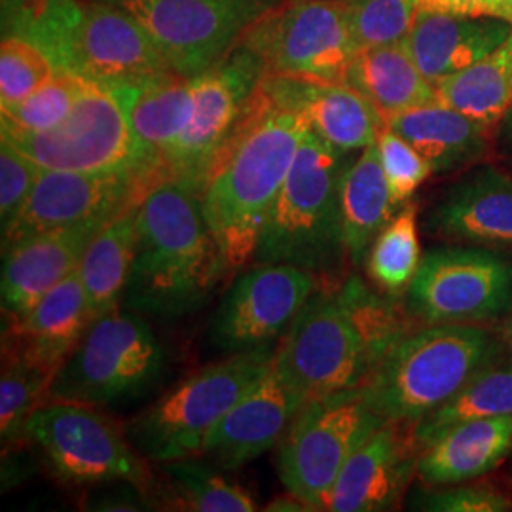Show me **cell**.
<instances>
[{"mask_svg":"<svg viewBox=\"0 0 512 512\" xmlns=\"http://www.w3.org/2000/svg\"><path fill=\"white\" fill-rule=\"evenodd\" d=\"M4 37L38 44L55 69L105 86L173 73L145 27L116 2L4 0Z\"/></svg>","mask_w":512,"mask_h":512,"instance_id":"4","label":"cell"},{"mask_svg":"<svg viewBox=\"0 0 512 512\" xmlns=\"http://www.w3.org/2000/svg\"><path fill=\"white\" fill-rule=\"evenodd\" d=\"M57 69L50 55L27 38L6 35L0 44V107H10L40 90Z\"/></svg>","mask_w":512,"mask_h":512,"instance_id":"38","label":"cell"},{"mask_svg":"<svg viewBox=\"0 0 512 512\" xmlns=\"http://www.w3.org/2000/svg\"><path fill=\"white\" fill-rule=\"evenodd\" d=\"M27 440L65 486L126 482L152 492V471L124 427L90 404L50 401L27 423Z\"/></svg>","mask_w":512,"mask_h":512,"instance_id":"9","label":"cell"},{"mask_svg":"<svg viewBox=\"0 0 512 512\" xmlns=\"http://www.w3.org/2000/svg\"><path fill=\"white\" fill-rule=\"evenodd\" d=\"M319 287L315 275L296 266L256 262L222 296L209 329L213 346L228 355L272 346Z\"/></svg>","mask_w":512,"mask_h":512,"instance_id":"16","label":"cell"},{"mask_svg":"<svg viewBox=\"0 0 512 512\" xmlns=\"http://www.w3.org/2000/svg\"><path fill=\"white\" fill-rule=\"evenodd\" d=\"M285 0H118L156 44L169 69L196 78L232 54Z\"/></svg>","mask_w":512,"mask_h":512,"instance_id":"11","label":"cell"},{"mask_svg":"<svg viewBox=\"0 0 512 512\" xmlns=\"http://www.w3.org/2000/svg\"><path fill=\"white\" fill-rule=\"evenodd\" d=\"M306 401L272 365L209 433L200 458L236 471L275 448Z\"/></svg>","mask_w":512,"mask_h":512,"instance_id":"18","label":"cell"},{"mask_svg":"<svg viewBox=\"0 0 512 512\" xmlns=\"http://www.w3.org/2000/svg\"><path fill=\"white\" fill-rule=\"evenodd\" d=\"M512 35V25L497 18L420 10L404 44L420 73L437 84L495 52Z\"/></svg>","mask_w":512,"mask_h":512,"instance_id":"25","label":"cell"},{"mask_svg":"<svg viewBox=\"0 0 512 512\" xmlns=\"http://www.w3.org/2000/svg\"><path fill=\"white\" fill-rule=\"evenodd\" d=\"M406 306L427 325L503 319L512 310V258L475 245L433 249L421 256Z\"/></svg>","mask_w":512,"mask_h":512,"instance_id":"13","label":"cell"},{"mask_svg":"<svg viewBox=\"0 0 512 512\" xmlns=\"http://www.w3.org/2000/svg\"><path fill=\"white\" fill-rule=\"evenodd\" d=\"M109 88L128 116L139 169L165 179V156L181 139L194 112V78L169 73Z\"/></svg>","mask_w":512,"mask_h":512,"instance_id":"24","label":"cell"},{"mask_svg":"<svg viewBox=\"0 0 512 512\" xmlns=\"http://www.w3.org/2000/svg\"><path fill=\"white\" fill-rule=\"evenodd\" d=\"M408 330L391 298L349 274L311 296L275 349L274 366L308 401L361 389Z\"/></svg>","mask_w":512,"mask_h":512,"instance_id":"1","label":"cell"},{"mask_svg":"<svg viewBox=\"0 0 512 512\" xmlns=\"http://www.w3.org/2000/svg\"><path fill=\"white\" fill-rule=\"evenodd\" d=\"M420 10L459 14L471 18H497L512 25V0H418Z\"/></svg>","mask_w":512,"mask_h":512,"instance_id":"42","label":"cell"},{"mask_svg":"<svg viewBox=\"0 0 512 512\" xmlns=\"http://www.w3.org/2000/svg\"><path fill=\"white\" fill-rule=\"evenodd\" d=\"M308 126L258 84L203 184V215L230 272L255 258L258 239Z\"/></svg>","mask_w":512,"mask_h":512,"instance_id":"2","label":"cell"},{"mask_svg":"<svg viewBox=\"0 0 512 512\" xmlns=\"http://www.w3.org/2000/svg\"><path fill=\"white\" fill-rule=\"evenodd\" d=\"M418 456L412 427L387 421L348 459L336 478L327 511L395 509L412 476L418 475Z\"/></svg>","mask_w":512,"mask_h":512,"instance_id":"21","label":"cell"},{"mask_svg":"<svg viewBox=\"0 0 512 512\" xmlns=\"http://www.w3.org/2000/svg\"><path fill=\"white\" fill-rule=\"evenodd\" d=\"M346 156L311 129L304 133L264 222L255 262L296 266L315 275L321 285L342 281L348 260L340 213Z\"/></svg>","mask_w":512,"mask_h":512,"instance_id":"5","label":"cell"},{"mask_svg":"<svg viewBox=\"0 0 512 512\" xmlns=\"http://www.w3.org/2000/svg\"><path fill=\"white\" fill-rule=\"evenodd\" d=\"M376 143L393 202L403 207L427 177L433 175V169L416 148L387 126L380 131Z\"/></svg>","mask_w":512,"mask_h":512,"instance_id":"39","label":"cell"},{"mask_svg":"<svg viewBox=\"0 0 512 512\" xmlns=\"http://www.w3.org/2000/svg\"><path fill=\"white\" fill-rule=\"evenodd\" d=\"M143 171H57L42 169L16 224L2 236V249L42 232L92 222H109L141 202L152 186Z\"/></svg>","mask_w":512,"mask_h":512,"instance_id":"17","label":"cell"},{"mask_svg":"<svg viewBox=\"0 0 512 512\" xmlns=\"http://www.w3.org/2000/svg\"><path fill=\"white\" fill-rule=\"evenodd\" d=\"M384 423L361 389L306 401L275 446L279 480L311 511H327L340 471Z\"/></svg>","mask_w":512,"mask_h":512,"instance_id":"8","label":"cell"},{"mask_svg":"<svg viewBox=\"0 0 512 512\" xmlns=\"http://www.w3.org/2000/svg\"><path fill=\"white\" fill-rule=\"evenodd\" d=\"M349 33L359 52L404 42L420 12L418 0H344Z\"/></svg>","mask_w":512,"mask_h":512,"instance_id":"36","label":"cell"},{"mask_svg":"<svg viewBox=\"0 0 512 512\" xmlns=\"http://www.w3.org/2000/svg\"><path fill=\"white\" fill-rule=\"evenodd\" d=\"M275 349L230 353L186 376L124 425L131 446L150 463L200 458L209 433L272 368Z\"/></svg>","mask_w":512,"mask_h":512,"instance_id":"7","label":"cell"},{"mask_svg":"<svg viewBox=\"0 0 512 512\" xmlns=\"http://www.w3.org/2000/svg\"><path fill=\"white\" fill-rule=\"evenodd\" d=\"M165 353L147 321L129 310L97 317L55 374L50 401L109 406L143 393L164 370Z\"/></svg>","mask_w":512,"mask_h":512,"instance_id":"10","label":"cell"},{"mask_svg":"<svg viewBox=\"0 0 512 512\" xmlns=\"http://www.w3.org/2000/svg\"><path fill=\"white\" fill-rule=\"evenodd\" d=\"M437 101L473 118L484 128L497 124L512 109V35L475 65L435 84Z\"/></svg>","mask_w":512,"mask_h":512,"instance_id":"31","label":"cell"},{"mask_svg":"<svg viewBox=\"0 0 512 512\" xmlns=\"http://www.w3.org/2000/svg\"><path fill=\"white\" fill-rule=\"evenodd\" d=\"M512 452V416L458 423L421 448L418 476L427 488L488 475Z\"/></svg>","mask_w":512,"mask_h":512,"instance_id":"26","label":"cell"},{"mask_svg":"<svg viewBox=\"0 0 512 512\" xmlns=\"http://www.w3.org/2000/svg\"><path fill=\"white\" fill-rule=\"evenodd\" d=\"M505 346L480 325H427L399 338L361 391L391 423L414 427L450 401L482 368L505 357Z\"/></svg>","mask_w":512,"mask_h":512,"instance_id":"6","label":"cell"},{"mask_svg":"<svg viewBox=\"0 0 512 512\" xmlns=\"http://www.w3.org/2000/svg\"><path fill=\"white\" fill-rule=\"evenodd\" d=\"M429 236L512 251V173L480 165L452 184L425 215Z\"/></svg>","mask_w":512,"mask_h":512,"instance_id":"20","label":"cell"},{"mask_svg":"<svg viewBox=\"0 0 512 512\" xmlns=\"http://www.w3.org/2000/svg\"><path fill=\"white\" fill-rule=\"evenodd\" d=\"M42 167L25 156L16 145L0 141V226L2 236L10 232L31 198Z\"/></svg>","mask_w":512,"mask_h":512,"instance_id":"40","label":"cell"},{"mask_svg":"<svg viewBox=\"0 0 512 512\" xmlns=\"http://www.w3.org/2000/svg\"><path fill=\"white\" fill-rule=\"evenodd\" d=\"M346 84L363 93L385 122L404 110L437 101L435 84L420 73L404 42L359 52Z\"/></svg>","mask_w":512,"mask_h":512,"instance_id":"29","label":"cell"},{"mask_svg":"<svg viewBox=\"0 0 512 512\" xmlns=\"http://www.w3.org/2000/svg\"><path fill=\"white\" fill-rule=\"evenodd\" d=\"M494 139L495 148H497L501 160L512 167V109L497 124Z\"/></svg>","mask_w":512,"mask_h":512,"instance_id":"43","label":"cell"},{"mask_svg":"<svg viewBox=\"0 0 512 512\" xmlns=\"http://www.w3.org/2000/svg\"><path fill=\"white\" fill-rule=\"evenodd\" d=\"M512 416V357L482 368L458 393L412 427L418 450L465 421Z\"/></svg>","mask_w":512,"mask_h":512,"instance_id":"32","label":"cell"},{"mask_svg":"<svg viewBox=\"0 0 512 512\" xmlns=\"http://www.w3.org/2000/svg\"><path fill=\"white\" fill-rule=\"evenodd\" d=\"M262 78L260 61L243 46L194 78V112L181 139L165 156V179H177L202 194L209 167L234 133Z\"/></svg>","mask_w":512,"mask_h":512,"instance_id":"15","label":"cell"},{"mask_svg":"<svg viewBox=\"0 0 512 512\" xmlns=\"http://www.w3.org/2000/svg\"><path fill=\"white\" fill-rule=\"evenodd\" d=\"M232 274L203 215L202 194L177 179L152 184L139 203L126 310L177 319L202 310Z\"/></svg>","mask_w":512,"mask_h":512,"instance_id":"3","label":"cell"},{"mask_svg":"<svg viewBox=\"0 0 512 512\" xmlns=\"http://www.w3.org/2000/svg\"><path fill=\"white\" fill-rule=\"evenodd\" d=\"M139 203L129 205L126 211L109 220L90 241L80 260L78 274L95 319L124 304L137 249Z\"/></svg>","mask_w":512,"mask_h":512,"instance_id":"30","label":"cell"},{"mask_svg":"<svg viewBox=\"0 0 512 512\" xmlns=\"http://www.w3.org/2000/svg\"><path fill=\"white\" fill-rule=\"evenodd\" d=\"M264 76L346 82L357 55L344 0H285L260 19L241 44Z\"/></svg>","mask_w":512,"mask_h":512,"instance_id":"12","label":"cell"},{"mask_svg":"<svg viewBox=\"0 0 512 512\" xmlns=\"http://www.w3.org/2000/svg\"><path fill=\"white\" fill-rule=\"evenodd\" d=\"M416 509L431 512H507L512 511V499L501 494L492 484L469 480L431 488V492L416 501Z\"/></svg>","mask_w":512,"mask_h":512,"instance_id":"41","label":"cell"},{"mask_svg":"<svg viewBox=\"0 0 512 512\" xmlns=\"http://www.w3.org/2000/svg\"><path fill=\"white\" fill-rule=\"evenodd\" d=\"M260 86L277 107L344 154L374 145L385 128L384 116L346 82L264 76Z\"/></svg>","mask_w":512,"mask_h":512,"instance_id":"19","label":"cell"},{"mask_svg":"<svg viewBox=\"0 0 512 512\" xmlns=\"http://www.w3.org/2000/svg\"><path fill=\"white\" fill-rule=\"evenodd\" d=\"M95 321L78 270L46 294L25 317L4 323L2 355L57 374Z\"/></svg>","mask_w":512,"mask_h":512,"instance_id":"23","label":"cell"},{"mask_svg":"<svg viewBox=\"0 0 512 512\" xmlns=\"http://www.w3.org/2000/svg\"><path fill=\"white\" fill-rule=\"evenodd\" d=\"M105 2H118V0H105Z\"/></svg>","mask_w":512,"mask_h":512,"instance_id":"46","label":"cell"},{"mask_svg":"<svg viewBox=\"0 0 512 512\" xmlns=\"http://www.w3.org/2000/svg\"><path fill=\"white\" fill-rule=\"evenodd\" d=\"M368 277L389 296L406 293L421 264L418 209L406 203L374 239L365 258Z\"/></svg>","mask_w":512,"mask_h":512,"instance_id":"34","label":"cell"},{"mask_svg":"<svg viewBox=\"0 0 512 512\" xmlns=\"http://www.w3.org/2000/svg\"><path fill=\"white\" fill-rule=\"evenodd\" d=\"M385 126L416 148L435 175L478 164L488 152L490 129L439 101L395 114Z\"/></svg>","mask_w":512,"mask_h":512,"instance_id":"27","label":"cell"},{"mask_svg":"<svg viewBox=\"0 0 512 512\" xmlns=\"http://www.w3.org/2000/svg\"><path fill=\"white\" fill-rule=\"evenodd\" d=\"M266 511L304 512L311 511V507L306 501H302L298 495L287 492V495L277 497L272 503H268Z\"/></svg>","mask_w":512,"mask_h":512,"instance_id":"44","label":"cell"},{"mask_svg":"<svg viewBox=\"0 0 512 512\" xmlns=\"http://www.w3.org/2000/svg\"><path fill=\"white\" fill-rule=\"evenodd\" d=\"M84 78L57 71L40 90L10 107H2V129L37 133L61 124L80 95Z\"/></svg>","mask_w":512,"mask_h":512,"instance_id":"37","label":"cell"},{"mask_svg":"<svg viewBox=\"0 0 512 512\" xmlns=\"http://www.w3.org/2000/svg\"><path fill=\"white\" fill-rule=\"evenodd\" d=\"M55 374L19 357L2 355L0 376V437L2 446L12 448L27 440V423L44 404L50 403Z\"/></svg>","mask_w":512,"mask_h":512,"instance_id":"35","label":"cell"},{"mask_svg":"<svg viewBox=\"0 0 512 512\" xmlns=\"http://www.w3.org/2000/svg\"><path fill=\"white\" fill-rule=\"evenodd\" d=\"M107 222L59 228L19 239L4 249L2 311L4 323L18 321L78 270L90 241Z\"/></svg>","mask_w":512,"mask_h":512,"instance_id":"22","label":"cell"},{"mask_svg":"<svg viewBox=\"0 0 512 512\" xmlns=\"http://www.w3.org/2000/svg\"><path fill=\"white\" fill-rule=\"evenodd\" d=\"M397 209L401 207L393 202L378 143H374L363 148L353 164L346 165L340 181L342 230L351 266L365 264L370 245Z\"/></svg>","mask_w":512,"mask_h":512,"instance_id":"28","label":"cell"},{"mask_svg":"<svg viewBox=\"0 0 512 512\" xmlns=\"http://www.w3.org/2000/svg\"><path fill=\"white\" fill-rule=\"evenodd\" d=\"M217 467V465H215ZM198 458L160 463L164 484L158 486L164 509L190 512H253L256 501L245 488L220 475Z\"/></svg>","mask_w":512,"mask_h":512,"instance_id":"33","label":"cell"},{"mask_svg":"<svg viewBox=\"0 0 512 512\" xmlns=\"http://www.w3.org/2000/svg\"><path fill=\"white\" fill-rule=\"evenodd\" d=\"M2 139L42 169L109 173L139 169L128 116L109 86L84 78L69 116L37 133L2 129Z\"/></svg>","mask_w":512,"mask_h":512,"instance_id":"14","label":"cell"},{"mask_svg":"<svg viewBox=\"0 0 512 512\" xmlns=\"http://www.w3.org/2000/svg\"><path fill=\"white\" fill-rule=\"evenodd\" d=\"M497 334H499L503 346L511 353L512 357V310L501 319V325H499V332Z\"/></svg>","mask_w":512,"mask_h":512,"instance_id":"45","label":"cell"}]
</instances>
